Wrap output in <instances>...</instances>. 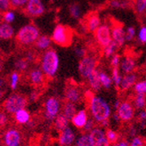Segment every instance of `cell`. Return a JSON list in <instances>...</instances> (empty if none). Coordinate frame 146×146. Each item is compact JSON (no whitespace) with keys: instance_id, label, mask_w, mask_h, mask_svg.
Listing matches in <instances>:
<instances>
[{"instance_id":"cell-1","label":"cell","mask_w":146,"mask_h":146,"mask_svg":"<svg viewBox=\"0 0 146 146\" xmlns=\"http://www.w3.org/2000/svg\"><path fill=\"white\" fill-rule=\"evenodd\" d=\"M87 94L88 95V97H87L88 110L94 121L99 124L105 120H109L112 115L110 103L104 98L93 95L90 92Z\"/></svg>"},{"instance_id":"cell-2","label":"cell","mask_w":146,"mask_h":146,"mask_svg":"<svg viewBox=\"0 0 146 146\" xmlns=\"http://www.w3.org/2000/svg\"><path fill=\"white\" fill-rule=\"evenodd\" d=\"M73 29L66 25H57L52 36L54 42L62 47L70 46L73 42Z\"/></svg>"},{"instance_id":"cell-3","label":"cell","mask_w":146,"mask_h":146,"mask_svg":"<svg viewBox=\"0 0 146 146\" xmlns=\"http://www.w3.org/2000/svg\"><path fill=\"white\" fill-rule=\"evenodd\" d=\"M28 103V98L19 93L10 95L3 103V110L9 115H14L18 110L25 109Z\"/></svg>"},{"instance_id":"cell-4","label":"cell","mask_w":146,"mask_h":146,"mask_svg":"<svg viewBox=\"0 0 146 146\" xmlns=\"http://www.w3.org/2000/svg\"><path fill=\"white\" fill-rule=\"evenodd\" d=\"M42 71L48 78H52L57 73L59 68V57L57 52L52 50H47L42 59Z\"/></svg>"},{"instance_id":"cell-5","label":"cell","mask_w":146,"mask_h":146,"mask_svg":"<svg viewBox=\"0 0 146 146\" xmlns=\"http://www.w3.org/2000/svg\"><path fill=\"white\" fill-rule=\"evenodd\" d=\"M39 35L38 29L33 25H25L16 35V40L21 45H30L35 42Z\"/></svg>"},{"instance_id":"cell-6","label":"cell","mask_w":146,"mask_h":146,"mask_svg":"<svg viewBox=\"0 0 146 146\" xmlns=\"http://www.w3.org/2000/svg\"><path fill=\"white\" fill-rule=\"evenodd\" d=\"M44 118L46 121L52 123L55 117L60 113L61 110V102L60 101L54 96L47 98L44 104Z\"/></svg>"},{"instance_id":"cell-7","label":"cell","mask_w":146,"mask_h":146,"mask_svg":"<svg viewBox=\"0 0 146 146\" xmlns=\"http://www.w3.org/2000/svg\"><path fill=\"white\" fill-rule=\"evenodd\" d=\"M97 65H98V60L96 56L86 54L79 61V65H78L79 73L83 79L87 80V78L93 73V71L96 69Z\"/></svg>"},{"instance_id":"cell-8","label":"cell","mask_w":146,"mask_h":146,"mask_svg":"<svg viewBox=\"0 0 146 146\" xmlns=\"http://www.w3.org/2000/svg\"><path fill=\"white\" fill-rule=\"evenodd\" d=\"M64 97L67 102H70L74 104H78L82 102L84 95H83L82 89L77 84L68 83L65 88Z\"/></svg>"},{"instance_id":"cell-9","label":"cell","mask_w":146,"mask_h":146,"mask_svg":"<svg viewBox=\"0 0 146 146\" xmlns=\"http://www.w3.org/2000/svg\"><path fill=\"white\" fill-rule=\"evenodd\" d=\"M115 112L118 114L120 121L123 123H129L135 117L136 110L132 102H130L129 101H123L121 102V104L119 105Z\"/></svg>"},{"instance_id":"cell-10","label":"cell","mask_w":146,"mask_h":146,"mask_svg":"<svg viewBox=\"0 0 146 146\" xmlns=\"http://www.w3.org/2000/svg\"><path fill=\"white\" fill-rule=\"evenodd\" d=\"M101 25V19L97 11H90L81 20V27L85 32H95Z\"/></svg>"},{"instance_id":"cell-11","label":"cell","mask_w":146,"mask_h":146,"mask_svg":"<svg viewBox=\"0 0 146 146\" xmlns=\"http://www.w3.org/2000/svg\"><path fill=\"white\" fill-rule=\"evenodd\" d=\"M94 33H95L96 40L102 48L104 49L111 41L110 27L109 25L104 24L100 25Z\"/></svg>"},{"instance_id":"cell-12","label":"cell","mask_w":146,"mask_h":146,"mask_svg":"<svg viewBox=\"0 0 146 146\" xmlns=\"http://www.w3.org/2000/svg\"><path fill=\"white\" fill-rule=\"evenodd\" d=\"M110 26L112 31V40H114L117 47H121L125 42V33L123 31V25L115 20L114 18L110 19Z\"/></svg>"},{"instance_id":"cell-13","label":"cell","mask_w":146,"mask_h":146,"mask_svg":"<svg viewBox=\"0 0 146 146\" xmlns=\"http://www.w3.org/2000/svg\"><path fill=\"white\" fill-rule=\"evenodd\" d=\"M2 141L5 146H20L22 143V135L19 129L10 128L4 132Z\"/></svg>"},{"instance_id":"cell-14","label":"cell","mask_w":146,"mask_h":146,"mask_svg":"<svg viewBox=\"0 0 146 146\" xmlns=\"http://www.w3.org/2000/svg\"><path fill=\"white\" fill-rule=\"evenodd\" d=\"M76 139L75 132L71 127H67L60 132L58 143L60 146H72Z\"/></svg>"},{"instance_id":"cell-15","label":"cell","mask_w":146,"mask_h":146,"mask_svg":"<svg viewBox=\"0 0 146 146\" xmlns=\"http://www.w3.org/2000/svg\"><path fill=\"white\" fill-rule=\"evenodd\" d=\"M45 8L40 0H28L25 7L26 14L32 17H38L44 13Z\"/></svg>"},{"instance_id":"cell-16","label":"cell","mask_w":146,"mask_h":146,"mask_svg":"<svg viewBox=\"0 0 146 146\" xmlns=\"http://www.w3.org/2000/svg\"><path fill=\"white\" fill-rule=\"evenodd\" d=\"M88 111L85 110V109H82L78 110L74 115L72 117L71 119V123L76 128V129H82L84 125L86 124L88 119Z\"/></svg>"},{"instance_id":"cell-17","label":"cell","mask_w":146,"mask_h":146,"mask_svg":"<svg viewBox=\"0 0 146 146\" xmlns=\"http://www.w3.org/2000/svg\"><path fill=\"white\" fill-rule=\"evenodd\" d=\"M46 75L40 69H33L29 73V82L34 87H41L44 85Z\"/></svg>"},{"instance_id":"cell-18","label":"cell","mask_w":146,"mask_h":146,"mask_svg":"<svg viewBox=\"0 0 146 146\" xmlns=\"http://www.w3.org/2000/svg\"><path fill=\"white\" fill-rule=\"evenodd\" d=\"M137 82V75L136 74L130 73V74H124L122 78L119 89L121 91H127L131 88H133V86Z\"/></svg>"},{"instance_id":"cell-19","label":"cell","mask_w":146,"mask_h":146,"mask_svg":"<svg viewBox=\"0 0 146 146\" xmlns=\"http://www.w3.org/2000/svg\"><path fill=\"white\" fill-rule=\"evenodd\" d=\"M120 63H121L120 64L121 70L124 74L133 73V71L136 69V67H137V62H136L135 58L130 55H128L127 57H125Z\"/></svg>"},{"instance_id":"cell-20","label":"cell","mask_w":146,"mask_h":146,"mask_svg":"<svg viewBox=\"0 0 146 146\" xmlns=\"http://www.w3.org/2000/svg\"><path fill=\"white\" fill-rule=\"evenodd\" d=\"M13 118H14L15 122L18 124L25 125V124H27L30 122L31 114L25 108V109H21V110H18L14 115H13Z\"/></svg>"},{"instance_id":"cell-21","label":"cell","mask_w":146,"mask_h":146,"mask_svg":"<svg viewBox=\"0 0 146 146\" xmlns=\"http://www.w3.org/2000/svg\"><path fill=\"white\" fill-rule=\"evenodd\" d=\"M88 83L90 87V88L93 91H100L102 88V85L100 82V79H99V71L96 68V70L93 71V73L87 78Z\"/></svg>"},{"instance_id":"cell-22","label":"cell","mask_w":146,"mask_h":146,"mask_svg":"<svg viewBox=\"0 0 146 146\" xmlns=\"http://www.w3.org/2000/svg\"><path fill=\"white\" fill-rule=\"evenodd\" d=\"M74 146H96L89 133L83 132L78 136L74 142Z\"/></svg>"},{"instance_id":"cell-23","label":"cell","mask_w":146,"mask_h":146,"mask_svg":"<svg viewBox=\"0 0 146 146\" xmlns=\"http://www.w3.org/2000/svg\"><path fill=\"white\" fill-rule=\"evenodd\" d=\"M69 122L70 121L62 113H60L55 117L54 121L52 122V123H54V125L55 129L60 132L61 130H63L64 129H66L67 127L69 126Z\"/></svg>"},{"instance_id":"cell-24","label":"cell","mask_w":146,"mask_h":146,"mask_svg":"<svg viewBox=\"0 0 146 146\" xmlns=\"http://www.w3.org/2000/svg\"><path fill=\"white\" fill-rule=\"evenodd\" d=\"M76 112H77L76 104L66 101V102L63 105V108H62V114L67 117L69 121H71L72 117L74 115V114Z\"/></svg>"},{"instance_id":"cell-25","label":"cell","mask_w":146,"mask_h":146,"mask_svg":"<svg viewBox=\"0 0 146 146\" xmlns=\"http://www.w3.org/2000/svg\"><path fill=\"white\" fill-rule=\"evenodd\" d=\"M88 133L90 134L93 141H94L95 145L106 138L105 130L102 127H95L90 132H88Z\"/></svg>"},{"instance_id":"cell-26","label":"cell","mask_w":146,"mask_h":146,"mask_svg":"<svg viewBox=\"0 0 146 146\" xmlns=\"http://www.w3.org/2000/svg\"><path fill=\"white\" fill-rule=\"evenodd\" d=\"M133 106L135 110H142L146 109V95L144 94H136L133 99Z\"/></svg>"},{"instance_id":"cell-27","label":"cell","mask_w":146,"mask_h":146,"mask_svg":"<svg viewBox=\"0 0 146 146\" xmlns=\"http://www.w3.org/2000/svg\"><path fill=\"white\" fill-rule=\"evenodd\" d=\"M99 79H100V82L102 85V88H104L105 89H110L113 82L111 77L104 71H99Z\"/></svg>"},{"instance_id":"cell-28","label":"cell","mask_w":146,"mask_h":146,"mask_svg":"<svg viewBox=\"0 0 146 146\" xmlns=\"http://www.w3.org/2000/svg\"><path fill=\"white\" fill-rule=\"evenodd\" d=\"M132 7H133L137 15L140 17L143 16L145 13L146 0H133V2H132Z\"/></svg>"},{"instance_id":"cell-29","label":"cell","mask_w":146,"mask_h":146,"mask_svg":"<svg viewBox=\"0 0 146 146\" xmlns=\"http://www.w3.org/2000/svg\"><path fill=\"white\" fill-rule=\"evenodd\" d=\"M14 31L11 27V25L5 23L0 25V38L4 39H9L13 36Z\"/></svg>"},{"instance_id":"cell-30","label":"cell","mask_w":146,"mask_h":146,"mask_svg":"<svg viewBox=\"0 0 146 146\" xmlns=\"http://www.w3.org/2000/svg\"><path fill=\"white\" fill-rule=\"evenodd\" d=\"M105 135H106V138L108 139V141L110 143V144L115 143L120 140V135H119V133L116 130H115L113 129L108 128L105 130Z\"/></svg>"},{"instance_id":"cell-31","label":"cell","mask_w":146,"mask_h":146,"mask_svg":"<svg viewBox=\"0 0 146 146\" xmlns=\"http://www.w3.org/2000/svg\"><path fill=\"white\" fill-rule=\"evenodd\" d=\"M122 78L123 76L120 73V70H119V68H112V78L111 79L113 82V85L115 87L116 89H119Z\"/></svg>"},{"instance_id":"cell-32","label":"cell","mask_w":146,"mask_h":146,"mask_svg":"<svg viewBox=\"0 0 146 146\" xmlns=\"http://www.w3.org/2000/svg\"><path fill=\"white\" fill-rule=\"evenodd\" d=\"M51 44V38L47 36H40L36 40V47L39 49L48 48Z\"/></svg>"},{"instance_id":"cell-33","label":"cell","mask_w":146,"mask_h":146,"mask_svg":"<svg viewBox=\"0 0 146 146\" xmlns=\"http://www.w3.org/2000/svg\"><path fill=\"white\" fill-rule=\"evenodd\" d=\"M116 48H118V47H117L115 42L111 39V41L110 42V44L103 49V51H104V55L106 56V58H110L112 55H114L115 52Z\"/></svg>"},{"instance_id":"cell-34","label":"cell","mask_w":146,"mask_h":146,"mask_svg":"<svg viewBox=\"0 0 146 146\" xmlns=\"http://www.w3.org/2000/svg\"><path fill=\"white\" fill-rule=\"evenodd\" d=\"M133 89L136 94H144L146 95V80L137 82L133 86Z\"/></svg>"},{"instance_id":"cell-35","label":"cell","mask_w":146,"mask_h":146,"mask_svg":"<svg viewBox=\"0 0 146 146\" xmlns=\"http://www.w3.org/2000/svg\"><path fill=\"white\" fill-rule=\"evenodd\" d=\"M28 67H29V61L25 58L19 59L15 62V68L20 72L26 71L28 68Z\"/></svg>"},{"instance_id":"cell-36","label":"cell","mask_w":146,"mask_h":146,"mask_svg":"<svg viewBox=\"0 0 146 146\" xmlns=\"http://www.w3.org/2000/svg\"><path fill=\"white\" fill-rule=\"evenodd\" d=\"M20 74L17 72H13L10 76V87L12 90H15L19 82Z\"/></svg>"},{"instance_id":"cell-37","label":"cell","mask_w":146,"mask_h":146,"mask_svg":"<svg viewBox=\"0 0 146 146\" xmlns=\"http://www.w3.org/2000/svg\"><path fill=\"white\" fill-rule=\"evenodd\" d=\"M69 11H70V15L74 19H79L81 16V8L78 4H72L69 6Z\"/></svg>"},{"instance_id":"cell-38","label":"cell","mask_w":146,"mask_h":146,"mask_svg":"<svg viewBox=\"0 0 146 146\" xmlns=\"http://www.w3.org/2000/svg\"><path fill=\"white\" fill-rule=\"evenodd\" d=\"M8 115L9 114H7L4 110H0V128H4L8 124L10 120V117Z\"/></svg>"},{"instance_id":"cell-39","label":"cell","mask_w":146,"mask_h":146,"mask_svg":"<svg viewBox=\"0 0 146 146\" xmlns=\"http://www.w3.org/2000/svg\"><path fill=\"white\" fill-rule=\"evenodd\" d=\"M145 141L144 139L140 136H136L131 138V141L129 142V146H144Z\"/></svg>"},{"instance_id":"cell-40","label":"cell","mask_w":146,"mask_h":146,"mask_svg":"<svg viewBox=\"0 0 146 146\" xmlns=\"http://www.w3.org/2000/svg\"><path fill=\"white\" fill-rule=\"evenodd\" d=\"M96 123L94 121V119H93V118H88L87 123H86V124L84 125V127L82 129L83 132H87V133L90 132L93 129L96 127Z\"/></svg>"},{"instance_id":"cell-41","label":"cell","mask_w":146,"mask_h":146,"mask_svg":"<svg viewBox=\"0 0 146 146\" xmlns=\"http://www.w3.org/2000/svg\"><path fill=\"white\" fill-rule=\"evenodd\" d=\"M135 36V28L133 26H129L127 28V31L125 33V40L127 41H131L134 38Z\"/></svg>"},{"instance_id":"cell-42","label":"cell","mask_w":146,"mask_h":146,"mask_svg":"<svg viewBox=\"0 0 146 146\" xmlns=\"http://www.w3.org/2000/svg\"><path fill=\"white\" fill-rule=\"evenodd\" d=\"M138 38L142 44L146 43V25H143L141 27L138 33Z\"/></svg>"},{"instance_id":"cell-43","label":"cell","mask_w":146,"mask_h":146,"mask_svg":"<svg viewBox=\"0 0 146 146\" xmlns=\"http://www.w3.org/2000/svg\"><path fill=\"white\" fill-rule=\"evenodd\" d=\"M14 19H15V15L12 11H5L4 13V20L6 23L12 22L13 20H14Z\"/></svg>"},{"instance_id":"cell-44","label":"cell","mask_w":146,"mask_h":146,"mask_svg":"<svg viewBox=\"0 0 146 146\" xmlns=\"http://www.w3.org/2000/svg\"><path fill=\"white\" fill-rule=\"evenodd\" d=\"M27 2H28V0H10V4L11 6H13V8L23 6Z\"/></svg>"},{"instance_id":"cell-45","label":"cell","mask_w":146,"mask_h":146,"mask_svg":"<svg viewBox=\"0 0 146 146\" xmlns=\"http://www.w3.org/2000/svg\"><path fill=\"white\" fill-rule=\"evenodd\" d=\"M110 65L112 68H119V65H120V55L115 54L111 59Z\"/></svg>"},{"instance_id":"cell-46","label":"cell","mask_w":146,"mask_h":146,"mask_svg":"<svg viewBox=\"0 0 146 146\" xmlns=\"http://www.w3.org/2000/svg\"><path fill=\"white\" fill-rule=\"evenodd\" d=\"M74 52L75 54L79 57H84L87 54V51L83 47H80V46H75L74 47Z\"/></svg>"},{"instance_id":"cell-47","label":"cell","mask_w":146,"mask_h":146,"mask_svg":"<svg viewBox=\"0 0 146 146\" xmlns=\"http://www.w3.org/2000/svg\"><path fill=\"white\" fill-rule=\"evenodd\" d=\"M137 129L135 125H130L129 128H128V134L129 136L132 138L137 136Z\"/></svg>"},{"instance_id":"cell-48","label":"cell","mask_w":146,"mask_h":146,"mask_svg":"<svg viewBox=\"0 0 146 146\" xmlns=\"http://www.w3.org/2000/svg\"><path fill=\"white\" fill-rule=\"evenodd\" d=\"M27 98H28V101H30L32 102H36L38 100V92L36 91V90H33L30 93V94H29V96H28Z\"/></svg>"},{"instance_id":"cell-49","label":"cell","mask_w":146,"mask_h":146,"mask_svg":"<svg viewBox=\"0 0 146 146\" xmlns=\"http://www.w3.org/2000/svg\"><path fill=\"white\" fill-rule=\"evenodd\" d=\"M137 118H138V121L139 123H146V109L142 110L139 111L138 115H137Z\"/></svg>"},{"instance_id":"cell-50","label":"cell","mask_w":146,"mask_h":146,"mask_svg":"<svg viewBox=\"0 0 146 146\" xmlns=\"http://www.w3.org/2000/svg\"><path fill=\"white\" fill-rule=\"evenodd\" d=\"M11 6L10 0H0V10L5 11L9 9Z\"/></svg>"},{"instance_id":"cell-51","label":"cell","mask_w":146,"mask_h":146,"mask_svg":"<svg viewBox=\"0 0 146 146\" xmlns=\"http://www.w3.org/2000/svg\"><path fill=\"white\" fill-rule=\"evenodd\" d=\"M96 146H111V144H110V143L108 141L107 138H105V139H103L102 141H101V142H99L98 143H96Z\"/></svg>"},{"instance_id":"cell-52","label":"cell","mask_w":146,"mask_h":146,"mask_svg":"<svg viewBox=\"0 0 146 146\" xmlns=\"http://www.w3.org/2000/svg\"><path fill=\"white\" fill-rule=\"evenodd\" d=\"M121 100L120 99H115V102H114V103H113V107H114V110H116L117 109H118V107H119V105L121 104Z\"/></svg>"},{"instance_id":"cell-53","label":"cell","mask_w":146,"mask_h":146,"mask_svg":"<svg viewBox=\"0 0 146 146\" xmlns=\"http://www.w3.org/2000/svg\"><path fill=\"white\" fill-rule=\"evenodd\" d=\"M117 146H129V143L126 140H121L117 142Z\"/></svg>"},{"instance_id":"cell-54","label":"cell","mask_w":146,"mask_h":146,"mask_svg":"<svg viewBox=\"0 0 146 146\" xmlns=\"http://www.w3.org/2000/svg\"><path fill=\"white\" fill-rule=\"evenodd\" d=\"M112 119H113V121L118 123V122H120V118H119V115L116 112H114L112 113Z\"/></svg>"},{"instance_id":"cell-55","label":"cell","mask_w":146,"mask_h":146,"mask_svg":"<svg viewBox=\"0 0 146 146\" xmlns=\"http://www.w3.org/2000/svg\"><path fill=\"white\" fill-rule=\"evenodd\" d=\"M4 85H5V81H4L3 79L0 78V89H2V88H3Z\"/></svg>"},{"instance_id":"cell-56","label":"cell","mask_w":146,"mask_h":146,"mask_svg":"<svg viewBox=\"0 0 146 146\" xmlns=\"http://www.w3.org/2000/svg\"><path fill=\"white\" fill-rule=\"evenodd\" d=\"M3 67H4V61L1 58H0V71H2Z\"/></svg>"},{"instance_id":"cell-57","label":"cell","mask_w":146,"mask_h":146,"mask_svg":"<svg viewBox=\"0 0 146 146\" xmlns=\"http://www.w3.org/2000/svg\"><path fill=\"white\" fill-rule=\"evenodd\" d=\"M3 96H4V92H3V90H2V89H0V101H1V99H2V97H3Z\"/></svg>"},{"instance_id":"cell-58","label":"cell","mask_w":146,"mask_h":146,"mask_svg":"<svg viewBox=\"0 0 146 146\" xmlns=\"http://www.w3.org/2000/svg\"><path fill=\"white\" fill-rule=\"evenodd\" d=\"M1 52H2V50H1V47H0V54H1Z\"/></svg>"},{"instance_id":"cell-59","label":"cell","mask_w":146,"mask_h":146,"mask_svg":"<svg viewBox=\"0 0 146 146\" xmlns=\"http://www.w3.org/2000/svg\"><path fill=\"white\" fill-rule=\"evenodd\" d=\"M0 19H1V15H0Z\"/></svg>"},{"instance_id":"cell-60","label":"cell","mask_w":146,"mask_h":146,"mask_svg":"<svg viewBox=\"0 0 146 146\" xmlns=\"http://www.w3.org/2000/svg\"><path fill=\"white\" fill-rule=\"evenodd\" d=\"M145 13H146V9H145Z\"/></svg>"}]
</instances>
